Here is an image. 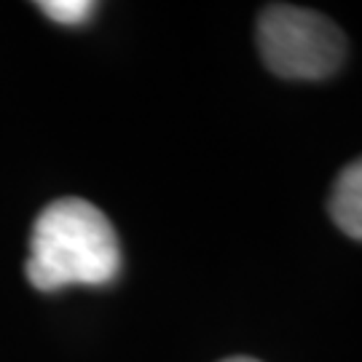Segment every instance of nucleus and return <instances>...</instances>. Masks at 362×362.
Segmentation results:
<instances>
[{"label": "nucleus", "instance_id": "nucleus-1", "mask_svg": "<svg viewBox=\"0 0 362 362\" xmlns=\"http://www.w3.org/2000/svg\"><path fill=\"white\" fill-rule=\"evenodd\" d=\"M118 272V236L94 204L83 199H59L38 215L27 258V279L38 290L110 285Z\"/></svg>", "mask_w": 362, "mask_h": 362}, {"label": "nucleus", "instance_id": "nucleus-2", "mask_svg": "<svg viewBox=\"0 0 362 362\" xmlns=\"http://www.w3.org/2000/svg\"><path fill=\"white\" fill-rule=\"evenodd\" d=\"M258 49L274 76L322 81L344 65L346 38L341 27L322 13L272 3L258 16Z\"/></svg>", "mask_w": 362, "mask_h": 362}, {"label": "nucleus", "instance_id": "nucleus-3", "mask_svg": "<svg viewBox=\"0 0 362 362\" xmlns=\"http://www.w3.org/2000/svg\"><path fill=\"white\" fill-rule=\"evenodd\" d=\"M327 209L341 231L362 242V156L341 169Z\"/></svg>", "mask_w": 362, "mask_h": 362}, {"label": "nucleus", "instance_id": "nucleus-4", "mask_svg": "<svg viewBox=\"0 0 362 362\" xmlns=\"http://www.w3.org/2000/svg\"><path fill=\"white\" fill-rule=\"evenodd\" d=\"M38 8L59 25H81L94 13L97 3H91V0H46V3H38Z\"/></svg>", "mask_w": 362, "mask_h": 362}, {"label": "nucleus", "instance_id": "nucleus-5", "mask_svg": "<svg viewBox=\"0 0 362 362\" xmlns=\"http://www.w3.org/2000/svg\"><path fill=\"white\" fill-rule=\"evenodd\" d=\"M223 362H258V360H252V357H228V360Z\"/></svg>", "mask_w": 362, "mask_h": 362}]
</instances>
